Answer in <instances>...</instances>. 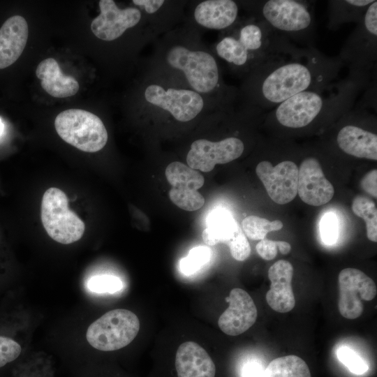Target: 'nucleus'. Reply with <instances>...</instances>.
Segmentation results:
<instances>
[{"label":"nucleus","instance_id":"obj_34","mask_svg":"<svg viewBox=\"0 0 377 377\" xmlns=\"http://www.w3.org/2000/svg\"><path fill=\"white\" fill-rule=\"evenodd\" d=\"M320 232L323 242L327 245L334 244L338 238V221L333 213L325 214L320 223Z\"/></svg>","mask_w":377,"mask_h":377},{"label":"nucleus","instance_id":"obj_22","mask_svg":"<svg viewBox=\"0 0 377 377\" xmlns=\"http://www.w3.org/2000/svg\"><path fill=\"white\" fill-rule=\"evenodd\" d=\"M36 77L42 88L54 98H66L77 94L80 84L72 76L63 73L56 59L47 58L38 65Z\"/></svg>","mask_w":377,"mask_h":377},{"label":"nucleus","instance_id":"obj_3","mask_svg":"<svg viewBox=\"0 0 377 377\" xmlns=\"http://www.w3.org/2000/svg\"><path fill=\"white\" fill-rule=\"evenodd\" d=\"M362 91L346 76L300 92L266 113L268 123L289 131H302L341 118L351 110Z\"/></svg>","mask_w":377,"mask_h":377},{"label":"nucleus","instance_id":"obj_28","mask_svg":"<svg viewBox=\"0 0 377 377\" xmlns=\"http://www.w3.org/2000/svg\"><path fill=\"white\" fill-rule=\"evenodd\" d=\"M242 226L244 235L248 238L252 240H262L268 232L281 230L283 224L279 220L270 221L265 218L251 215L243 219Z\"/></svg>","mask_w":377,"mask_h":377},{"label":"nucleus","instance_id":"obj_21","mask_svg":"<svg viewBox=\"0 0 377 377\" xmlns=\"http://www.w3.org/2000/svg\"><path fill=\"white\" fill-rule=\"evenodd\" d=\"M178 377H214L216 367L207 352L194 341L182 343L175 355Z\"/></svg>","mask_w":377,"mask_h":377},{"label":"nucleus","instance_id":"obj_35","mask_svg":"<svg viewBox=\"0 0 377 377\" xmlns=\"http://www.w3.org/2000/svg\"><path fill=\"white\" fill-rule=\"evenodd\" d=\"M231 256L238 261H244L251 254V246L249 241L241 229L228 244Z\"/></svg>","mask_w":377,"mask_h":377},{"label":"nucleus","instance_id":"obj_19","mask_svg":"<svg viewBox=\"0 0 377 377\" xmlns=\"http://www.w3.org/2000/svg\"><path fill=\"white\" fill-rule=\"evenodd\" d=\"M293 267L288 260H280L268 269L271 282L266 294L268 305L275 311L287 313L295 306V298L292 288Z\"/></svg>","mask_w":377,"mask_h":377},{"label":"nucleus","instance_id":"obj_24","mask_svg":"<svg viewBox=\"0 0 377 377\" xmlns=\"http://www.w3.org/2000/svg\"><path fill=\"white\" fill-rule=\"evenodd\" d=\"M207 223L202 237L208 246L220 242L228 244L240 229L235 219L225 209L214 211L208 217Z\"/></svg>","mask_w":377,"mask_h":377},{"label":"nucleus","instance_id":"obj_5","mask_svg":"<svg viewBox=\"0 0 377 377\" xmlns=\"http://www.w3.org/2000/svg\"><path fill=\"white\" fill-rule=\"evenodd\" d=\"M240 8L263 22L276 34L301 47H313L316 38L315 1H238Z\"/></svg>","mask_w":377,"mask_h":377},{"label":"nucleus","instance_id":"obj_2","mask_svg":"<svg viewBox=\"0 0 377 377\" xmlns=\"http://www.w3.org/2000/svg\"><path fill=\"white\" fill-rule=\"evenodd\" d=\"M147 66L178 80L223 105L239 99V89L226 84L219 61L187 21L155 40Z\"/></svg>","mask_w":377,"mask_h":377},{"label":"nucleus","instance_id":"obj_1","mask_svg":"<svg viewBox=\"0 0 377 377\" xmlns=\"http://www.w3.org/2000/svg\"><path fill=\"white\" fill-rule=\"evenodd\" d=\"M343 66L337 56L288 41L242 78L239 96L249 105L269 111L300 92L341 78Z\"/></svg>","mask_w":377,"mask_h":377},{"label":"nucleus","instance_id":"obj_30","mask_svg":"<svg viewBox=\"0 0 377 377\" xmlns=\"http://www.w3.org/2000/svg\"><path fill=\"white\" fill-rule=\"evenodd\" d=\"M171 201L177 207L186 211H195L205 204L204 197L197 191L171 188L169 191Z\"/></svg>","mask_w":377,"mask_h":377},{"label":"nucleus","instance_id":"obj_8","mask_svg":"<svg viewBox=\"0 0 377 377\" xmlns=\"http://www.w3.org/2000/svg\"><path fill=\"white\" fill-rule=\"evenodd\" d=\"M40 218L47 235L61 244L75 242L84 232V222L68 208L66 195L58 188L51 187L43 194Z\"/></svg>","mask_w":377,"mask_h":377},{"label":"nucleus","instance_id":"obj_31","mask_svg":"<svg viewBox=\"0 0 377 377\" xmlns=\"http://www.w3.org/2000/svg\"><path fill=\"white\" fill-rule=\"evenodd\" d=\"M337 356L339 360L354 374L362 375L369 369L366 361L354 350L348 346L339 348L337 350Z\"/></svg>","mask_w":377,"mask_h":377},{"label":"nucleus","instance_id":"obj_11","mask_svg":"<svg viewBox=\"0 0 377 377\" xmlns=\"http://www.w3.org/2000/svg\"><path fill=\"white\" fill-rule=\"evenodd\" d=\"M98 7L100 13L92 20L91 29L101 40L114 41L127 31L147 25L142 12L135 6L121 8L113 0H100Z\"/></svg>","mask_w":377,"mask_h":377},{"label":"nucleus","instance_id":"obj_37","mask_svg":"<svg viewBox=\"0 0 377 377\" xmlns=\"http://www.w3.org/2000/svg\"><path fill=\"white\" fill-rule=\"evenodd\" d=\"M377 171L374 169L367 172L361 180V186L362 189L374 198H377L376 186Z\"/></svg>","mask_w":377,"mask_h":377},{"label":"nucleus","instance_id":"obj_16","mask_svg":"<svg viewBox=\"0 0 377 377\" xmlns=\"http://www.w3.org/2000/svg\"><path fill=\"white\" fill-rule=\"evenodd\" d=\"M188 1L133 0V4L142 12L147 25L158 38L177 27L184 18Z\"/></svg>","mask_w":377,"mask_h":377},{"label":"nucleus","instance_id":"obj_12","mask_svg":"<svg viewBox=\"0 0 377 377\" xmlns=\"http://www.w3.org/2000/svg\"><path fill=\"white\" fill-rule=\"evenodd\" d=\"M338 281L341 315L350 320L360 317L364 310L362 300L370 301L376 295L374 281L361 270L352 267L342 269Z\"/></svg>","mask_w":377,"mask_h":377},{"label":"nucleus","instance_id":"obj_20","mask_svg":"<svg viewBox=\"0 0 377 377\" xmlns=\"http://www.w3.org/2000/svg\"><path fill=\"white\" fill-rule=\"evenodd\" d=\"M29 36L26 20L16 15L9 17L0 28V69L15 63L22 54Z\"/></svg>","mask_w":377,"mask_h":377},{"label":"nucleus","instance_id":"obj_6","mask_svg":"<svg viewBox=\"0 0 377 377\" xmlns=\"http://www.w3.org/2000/svg\"><path fill=\"white\" fill-rule=\"evenodd\" d=\"M337 57L348 68L346 76L355 81L362 92L376 86L377 1L367 8Z\"/></svg>","mask_w":377,"mask_h":377},{"label":"nucleus","instance_id":"obj_18","mask_svg":"<svg viewBox=\"0 0 377 377\" xmlns=\"http://www.w3.org/2000/svg\"><path fill=\"white\" fill-rule=\"evenodd\" d=\"M228 307L218 320L221 330L230 336H237L248 330L257 319L256 306L244 290L233 288L226 298Z\"/></svg>","mask_w":377,"mask_h":377},{"label":"nucleus","instance_id":"obj_26","mask_svg":"<svg viewBox=\"0 0 377 377\" xmlns=\"http://www.w3.org/2000/svg\"><path fill=\"white\" fill-rule=\"evenodd\" d=\"M165 177L172 188L197 190L204 183V177L196 170L179 161H173L168 165Z\"/></svg>","mask_w":377,"mask_h":377},{"label":"nucleus","instance_id":"obj_15","mask_svg":"<svg viewBox=\"0 0 377 377\" xmlns=\"http://www.w3.org/2000/svg\"><path fill=\"white\" fill-rule=\"evenodd\" d=\"M256 172L276 204H287L296 197L298 167L293 161L284 160L273 165L268 160H263L257 164Z\"/></svg>","mask_w":377,"mask_h":377},{"label":"nucleus","instance_id":"obj_36","mask_svg":"<svg viewBox=\"0 0 377 377\" xmlns=\"http://www.w3.org/2000/svg\"><path fill=\"white\" fill-rule=\"evenodd\" d=\"M21 350L20 345L15 340L0 336V367L17 359Z\"/></svg>","mask_w":377,"mask_h":377},{"label":"nucleus","instance_id":"obj_14","mask_svg":"<svg viewBox=\"0 0 377 377\" xmlns=\"http://www.w3.org/2000/svg\"><path fill=\"white\" fill-rule=\"evenodd\" d=\"M189 13L184 20L198 29L223 31L240 17V6L234 0H200L188 1Z\"/></svg>","mask_w":377,"mask_h":377},{"label":"nucleus","instance_id":"obj_9","mask_svg":"<svg viewBox=\"0 0 377 377\" xmlns=\"http://www.w3.org/2000/svg\"><path fill=\"white\" fill-rule=\"evenodd\" d=\"M140 320L132 311L117 309L108 311L88 327L86 338L94 348L113 351L128 345L137 336Z\"/></svg>","mask_w":377,"mask_h":377},{"label":"nucleus","instance_id":"obj_25","mask_svg":"<svg viewBox=\"0 0 377 377\" xmlns=\"http://www.w3.org/2000/svg\"><path fill=\"white\" fill-rule=\"evenodd\" d=\"M262 377H311L307 364L294 355L277 357L265 369Z\"/></svg>","mask_w":377,"mask_h":377},{"label":"nucleus","instance_id":"obj_27","mask_svg":"<svg viewBox=\"0 0 377 377\" xmlns=\"http://www.w3.org/2000/svg\"><path fill=\"white\" fill-rule=\"evenodd\" d=\"M353 213L366 223L367 238L377 242V209L374 201L363 195L354 198L352 205Z\"/></svg>","mask_w":377,"mask_h":377},{"label":"nucleus","instance_id":"obj_33","mask_svg":"<svg viewBox=\"0 0 377 377\" xmlns=\"http://www.w3.org/2000/svg\"><path fill=\"white\" fill-rule=\"evenodd\" d=\"M258 254L264 260H271L276 258L278 250L286 255L291 250L290 244L285 241H274L267 239L260 240L256 246Z\"/></svg>","mask_w":377,"mask_h":377},{"label":"nucleus","instance_id":"obj_4","mask_svg":"<svg viewBox=\"0 0 377 377\" xmlns=\"http://www.w3.org/2000/svg\"><path fill=\"white\" fill-rule=\"evenodd\" d=\"M288 41L263 22L247 15L219 32L211 48L232 74L244 78Z\"/></svg>","mask_w":377,"mask_h":377},{"label":"nucleus","instance_id":"obj_23","mask_svg":"<svg viewBox=\"0 0 377 377\" xmlns=\"http://www.w3.org/2000/svg\"><path fill=\"white\" fill-rule=\"evenodd\" d=\"M374 0H331L327 1V24L329 29L338 30L349 22H361L367 8Z\"/></svg>","mask_w":377,"mask_h":377},{"label":"nucleus","instance_id":"obj_39","mask_svg":"<svg viewBox=\"0 0 377 377\" xmlns=\"http://www.w3.org/2000/svg\"><path fill=\"white\" fill-rule=\"evenodd\" d=\"M3 131V124L2 123V121L0 119V136L2 135Z\"/></svg>","mask_w":377,"mask_h":377},{"label":"nucleus","instance_id":"obj_17","mask_svg":"<svg viewBox=\"0 0 377 377\" xmlns=\"http://www.w3.org/2000/svg\"><path fill=\"white\" fill-rule=\"evenodd\" d=\"M297 194L306 204L320 206L334 196L333 185L324 175L320 161L307 156L298 168Z\"/></svg>","mask_w":377,"mask_h":377},{"label":"nucleus","instance_id":"obj_10","mask_svg":"<svg viewBox=\"0 0 377 377\" xmlns=\"http://www.w3.org/2000/svg\"><path fill=\"white\" fill-rule=\"evenodd\" d=\"M246 149L239 132L218 140L205 138L193 140L186 154L187 165L202 172L212 171L216 164H226L239 158Z\"/></svg>","mask_w":377,"mask_h":377},{"label":"nucleus","instance_id":"obj_38","mask_svg":"<svg viewBox=\"0 0 377 377\" xmlns=\"http://www.w3.org/2000/svg\"><path fill=\"white\" fill-rule=\"evenodd\" d=\"M263 365L258 361H251L248 362L243 368V377H262L263 371Z\"/></svg>","mask_w":377,"mask_h":377},{"label":"nucleus","instance_id":"obj_32","mask_svg":"<svg viewBox=\"0 0 377 377\" xmlns=\"http://www.w3.org/2000/svg\"><path fill=\"white\" fill-rule=\"evenodd\" d=\"M122 287L121 280L113 275L95 276L87 281L88 289L96 293H114L119 291Z\"/></svg>","mask_w":377,"mask_h":377},{"label":"nucleus","instance_id":"obj_29","mask_svg":"<svg viewBox=\"0 0 377 377\" xmlns=\"http://www.w3.org/2000/svg\"><path fill=\"white\" fill-rule=\"evenodd\" d=\"M211 254L207 246H198L191 249L188 255L180 260V271L186 276L195 274L209 262Z\"/></svg>","mask_w":377,"mask_h":377},{"label":"nucleus","instance_id":"obj_13","mask_svg":"<svg viewBox=\"0 0 377 377\" xmlns=\"http://www.w3.org/2000/svg\"><path fill=\"white\" fill-rule=\"evenodd\" d=\"M360 108H353L341 118L343 122L336 133L335 142L344 154L358 158L377 160V135L360 125Z\"/></svg>","mask_w":377,"mask_h":377},{"label":"nucleus","instance_id":"obj_7","mask_svg":"<svg viewBox=\"0 0 377 377\" xmlns=\"http://www.w3.org/2000/svg\"><path fill=\"white\" fill-rule=\"evenodd\" d=\"M54 127L62 140L85 152L98 151L108 142V133L103 121L84 110L62 111L55 118Z\"/></svg>","mask_w":377,"mask_h":377}]
</instances>
